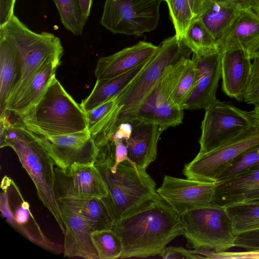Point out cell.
Returning a JSON list of instances; mask_svg holds the SVG:
<instances>
[{
    "label": "cell",
    "mask_w": 259,
    "mask_h": 259,
    "mask_svg": "<svg viewBox=\"0 0 259 259\" xmlns=\"http://www.w3.org/2000/svg\"><path fill=\"white\" fill-rule=\"evenodd\" d=\"M191 54L193 51L185 41L176 35L162 41L148 64L119 94L118 104L121 108L117 124L132 121L139 107L161 79L167 68Z\"/></svg>",
    "instance_id": "obj_6"
},
{
    "label": "cell",
    "mask_w": 259,
    "mask_h": 259,
    "mask_svg": "<svg viewBox=\"0 0 259 259\" xmlns=\"http://www.w3.org/2000/svg\"><path fill=\"white\" fill-rule=\"evenodd\" d=\"M259 38V15L251 8H240L235 18L217 40L221 52L228 49H246Z\"/></svg>",
    "instance_id": "obj_22"
},
{
    "label": "cell",
    "mask_w": 259,
    "mask_h": 259,
    "mask_svg": "<svg viewBox=\"0 0 259 259\" xmlns=\"http://www.w3.org/2000/svg\"><path fill=\"white\" fill-rule=\"evenodd\" d=\"M131 137L124 141L131 162L138 167L147 169L157 157V144L164 127L156 123L132 120Z\"/></svg>",
    "instance_id": "obj_19"
},
{
    "label": "cell",
    "mask_w": 259,
    "mask_h": 259,
    "mask_svg": "<svg viewBox=\"0 0 259 259\" xmlns=\"http://www.w3.org/2000/svg\"><path fill=\"white\" fill-rule=\"evenodd\" d=\"M92 239L99 259L120 258L123 251L122 242L112 229L94 231Z\"/></svg>",
    "instance_id": "obj_30"
},
{
    "label": "cell",
    "mask_w": 259,
    "mask_h": 259,
    "mask_svg": "<svg viewBox=\"0 0 259 259\" xmlns=\"http://www.w3.org/2000/svg\"><path fill=\"white\" fill-rule=\"evenodd\" d=\"M64 27L75 35H81L87 19L78 0H53Z\"/></svg>",
    "instance_id": "obj_29"
},
{
    "label": "cell",
    "mask_w": 259,
    "mask_h": 259,
    "mask_svg": "<svg viewBox=\"0 0 259 259\" xmlns=\"http://www.w3.org/2000/svg\"><path fill=\"white\" fill-rule=\"evenodd\" d=\"M251 60L243 49L222 52V89L230 98L243 101L252 68Z\"/></svg>",
    "instance_id": "obj_18"
},
{
    "label": "cell",
    "mask_w": 259,
    "mask_h": 259,
    "mask_svg": "<svg viewBox=\"0 0 259 259\" xmlns=\"http://www.w3.org/2000/svg\"><path fill=\"white\" fill-rule=\"evenodd\" d=\"M108 191L101 198L114 221L118 220L157 199L156 184L146 169L124 160L115 172L109 167H97Z\"/></svg>",
    "instance_id": "obj_5"
},
{
    "label": "cell",
    "mask_w": 259,
    "mask_h": 259,
    "mask_svg": "<svg viewBox=\"0 0 259 259\" xmlns=\"http://www.w3.org/2000/svg\"><path fill=\"white\" fill-rule=\"evenodd\" d=\"M199 140L201 155L220 145L246 128L257 124L251 111L216 99L205 109Z\"/></svg>",
    "instance_id": "obj_10"
},
{
    "label": "cell",
    "mask_w": 259,
    "mask_h": 259,
    "mask_svg": "<svg viewBox=\"0 0 259 259\" xmlns=\"http://www.w3.org/2000/svg\"><path fill=\"white\" fill-rule=\"evenodd\" d=\"M112 229L120 238V258L159 255L171 241L183 235L182 215L160 196L114 222Z\"/></svg>",
    "instance_id": "obj_1"
},
{
    "label": "cell",
    "mask_w": 259,
    "mask_h": 259,
    "mask_svg": "<svg viewBox=\"0 0 259 259\" xmlns=\"http://www.w3.org/2000/svg\"><path fill=\"white\" fill-rule=\"evenodd\" d=\"M65 228L64 255L69 257L99 259L92 239L94 231L71 197L57 199Z\"/></svg>",
    "instance_id": "obj_13"
},
{
    "label": "cell",
    "mask_w": 259,
    "mask_h": 259,
    "mask_svg": "<svg viewBox=\"0 0 259 259\" xmlns=\"http://www.w3.org/2000/svg\"><path fill=\"white\" fill-rule=\"evenodd\" d=\"M118 96L100 104L86 112L87 127L90 134L93 133L118 104Z\"/></svg>",
    "instance_id": "obj_35"
},
{
    "label": "cell",
    "mask_w": 259,
    "mask_h": 259,
    "mask_svg": "<svg viewBox=\"0 0 259 259\" xmlns=\"http://www.w3.org/2000/svg\"><path fill=\"white\" fill-rule=\"evenodd\" d=\"M113 140L115 148V163L110 169L112 172H115L118 164L124 160H131L128 157L127 150L124 140L121 139H113Z\"/></svg>",
    "instance_id": "obj_39"
},
{
    "label": "cell",
    "mask_w": 259,
    "mask_h": 259,
    "mask_svg": "<svg viewBox=\"0 0 259 259\" xmlns=\"http://www.w3.org/2000/svg\"><path fill=\"white\" fill-rule=\"evenodd\" d=\"M71 198L94 231L112 229L115 221L101 198Z\"/></svg>",
    "instance_id": "obj_27"
},
{
    "label": "cell",
    "mask_w": 259,
    "mask_h": 259,
    "mask_svg": "<svg viewBox=\"0 0 259 259\" xmlns=\"http://www.w3.org/2000/svg\"><path fill=\"white\" fill-rule=\"evenodd\" d=\"M83 14L88 20L90 14L93 0H78Z\"/></svg>",
    "instance_id": "obj_45"
},
{
    "label": "cell",
    "mask_w": 259,
    "mask_h": 259,
    "mask_svg": "<svg viewBox=\"0 0 259 259\" xmlns=\"http://www.w3.org/2000/svg\"><path fill=\"white\" fill-rule=\"evenodd\" d=\"M196 79L195 66L191 59L179 77L170 95L174 102L183 109V105L194 88Z\"/></svg>",
    "instance_id": "obj_33"
},
{
    "label": "cell",
    "mask_w": 259,
    "mask_h": 259,
    "mask_svg": "<svg viewBox=\"0 0 259 259\" xmlns=\"http://www.w3.org/2000/svg\"><path fill=\"white\" fill-rule=\"evenodd\" d=\"M240 8L230 4L205 0L196 18L201 21L217 42L230 25Z\"/></svg>",
    "instance_id": "obj_26"
},
{
    "label": "cell",
    "mask_w": 259,
    "mask_h": 259,
    "mask_svg": "<svg viewBox=\"0 0 259 259\" xmlns=\"http://www.w3.org/2000/svg\"><path fill=\"white\" fill-rule=\"evenodd\" d=\"M158 46L144 41L125 48L112 55L100 58L95 70L97 79L119 76L150 59Z\"/></svg>",
    "instance_id": "obj_20"
},
{
    "label": "cell",
    "mask_w": 259,
    "mask_h": 259,
    "mask_svg": "<svg viewBox=\"0 0 259 259\" xmlns=\"http://www.w3.org/2000/svg\"><path fill=\"white\" fill-rule=\"evenodd\" d=\"M252 9L259 15V0H253Z\"/></svg>",
    "instance_id": "obj_47"
},
{
    "label": "cell",
    "mask_w": 259,
    "mask_h": 259,
    "mask_svg": "<svg viewBox=\"0 0 259 259\" xmlns=\"http://www.w3.org/2000/svg\"><path fill=\"white\" fill-rule=\"evenodd\" d=\"M54 192L56 199L108 196L106 184L96 166L84 165L64 171L55 167Z\"/></svg>",
    "instance_id": "obj_16"
},
{
    "label": "cell",
    "mask_w": 259,
    "mask_h": 259,
    "mask_svg": "<svg viewBox=\"0 0 259 259\" xmlns=\"http://www.w3.org/2000/svg\"><path fill=\"white\" fill-rule=\"evenodd\" d=\"M246 202H256V203H259V199L253 200H251V201H249L244 202V203H246Z\"/></svg>",
    "instance_id": "obj_48"
},
{
    "label": "cell",
    "mask_w": 259,
    "mask_h": 259,
    "mask_svg": "<svg viewBox=\"0 0 259 259\" xmlns=\"http://www.w3.org/2000/svg\"><path fill=\"white\" fill-rule=\"evenodd\" d=\"M133 129L132 121L121 123L119 125L112 139H121L125 141L131 137Z\"/></svg>",
    "instance_id": "obj_41"
},
{
    "label": "cell",
    "mask_w": 259,
    "mask_h": 259,
    "mask_svg": "<svg viewBox=\"0 0 259 259\" xmlns=\"http://www.w3.org/2000/svg\"><path fill=\"white\" fill-rule=\"evenodd\" d=\"M257 125L259 126V105L254 106L252 110Z\"/></svg>",
    "instance_id": "obj_46"
},
{
    "label": "cell",
    "mask_w": 259,
    "mask_h": 259,
    "mask_svg": "<svg viewBox=\"0 0 259 259\" xmlns=\"http://www.w3.org/2000/svg\"><path fill=\"white\" fill-rule=\"evenodd\" d=\"M181 215L188 248L222 252L236 246V235L225 206L211 203Z\"/></svg>",
    "instance_id": "obj_7"
},
{
    "label": "cell",
    "mask_w": 259,
    "mask_h": 259,
    "mask_svg": "<svg viewBox=\"0 0 259 259\" xmlns=\"http://www.w3.org/2000/svg\"><path fill=\"white\" fill-rule=\"evenodd\" d=\"M19 80V67L16 52L11 42L0 32L1 113L8 111L7 105Z\"/></svg>",
    "instance_id": "obj_24"
},
{
    "label": "cell",
    "mask_w": 259,
    "mask_h": 259,
    "mask_svg": "<svg viewBox=\"0 0 259 259\" xmlns=\"http://www.w3.org/2000/svg\"><path fill=\"white\" fill-rule=\"evenodd\" d=\"M259 166V144L247 150L233 162L219 181L224 180L249 169Z\"/></svg>",
    "instance_id": "obj_34"
},
{
    "label": "cell",
    "mask_w": 259,
    "mask_h": 259,
    "mask_svg": "<svg viewBox=\"0 0 259 259\" xmlns=\"http://www.w3.org/2000/svg\"><path fill=\"white\" fill-rule=\"evenodd\" d=\"M61 59H52L45 63L35 73L25 89L22 97L11 110L20 118L24 116L35 105L52 79L55 76Z\"/></svg>",
    "instance_id": "obj_25"
},
{
    "label": "cell",
    "mask_w": 259,
    "mask_h": 259,
    "mask_svg": "<svg viewBox=\"0 0 259 259\" xmlns=\"http://www.w3.org/2000/svg\"><path fill=\"white\" fill-rule=\"evenodd\" d=\"M16 0H0V27L8 22L14 15Z\"/></svg>",
    "instance_id": "obj_40"
},
{
    "label": "cell",
    "mask_w": 259,
    "mask_h": 259,
    "mask_svg": "<svg viewBox=\"0 0 259 259\" xmlns=\"http://www.w3.org/2000/svg\"><path fill=\"white\" fill-rule=\"evenodd\" d=\"M243 101L254 106L259 105V57L254 59Z\"/></svg>",
    "instance_id": "obj_37"
},
{
    "label": "cell",
    "mask_w": 259,
    "mask_h": 259,
    "mask_svg": "<svg viewBox=\"0 0 259 259\" xmlns=\"http://www.w3.org/2000/svg\"><path fill=\"white\" fill-rule=\"evenodd\" d=\"M205 0H189L192 11L196 17L201 11Z\"/></svg>",
    "instance_id": "obj_44"
},
{
    "label": "cell",
    "mask_w": 259,
    "mask_h": 259,
    "mask_svg": "<svg viewBox=\"0 0 259 259\" xmlns=\"http://www.w3.org/2000/svg\"><path fill=\"white\" fill-rule=\"evenodd\" d=\"M184 110L172 100L161 78L139 107L133 120L156 123L167 129L182 123Z\"/></svg>",
    "instance_id": "obj_17"
},
{
    "label": "cell",
    "mask_w": 259,
    "mask_h": 259,
    "mask_svg": "<svg viewBox=\"0 0 259 259\" xmlns=\"http://www.w3.org/2000/svg\"><path fill=\"white\" fill-rule=\"evenodd\" d=\"M183 39L193 53L218 49L215 39L196 17L188 27Z\"/></svg>",
    "instance_id": "obj_31"
},
{
    "label": "cell",
    "mask_w": 259,
    "mask_h": 259,
    "mask_svg": "<svg viewBox=\"0 0 259 259\" xmlns=\"http://www.w3.org/2000/svg\"><path fill=\"white\" fill-rule=\"evenodd\" d=\"M167 3L169 15L177 38L183 39L186 31L196 17L189 0H164Z\"/></svg>",
    "instance_id": "obj_32"
},
{
    "label": "cell",
    "mask_w": 259,
    "mask_h": 259,
    "mask_svg": "<svg viewBox=\"0 0 259 259\" xmlns=\"http://www.w3.org/2000/svg\"><path fill=\"white\" fill-rule=\"evenodd\" d=\"M219 182H202L165 175L158 194L181 214L210 204Z\"/></svg>",
    "instance_id": "obj_15"
},
{
    "label": "cell",
    "mask_w": 259,
    "mask_h": 259,
    "mask_svg": "<svg viewBox=\"0 0 259 259\" xmlns=\"http://www.w3.org/2000/svg\"><path fill=\"white\" fill-rule=\"evenodd\" d=\"M244 50L251 60L259 57V38Z\"/></svg>",
    "instance_id": "obj_43"
},
{
    "label": "cell",
    "mask_w": 259,
    "mask_h": 259,
    "mask_svg": "<svg viewBox=\"0 0 259 259\" xmlns=\"http://www.w3.org/2000/svg\"><path fill=\"white\" fill-rule=\"evenodd\" d=\"M225 207L236 235L259 230V203H241Z\"/></svg>",
    "instance_id": "obj_28"
},
{
    "label": "cell",
    "mask_w": 259,
    "mask_h": 259,
    "mask_svg": "<svg viewBox=\"0 0 259 259\" xmlns=\"http://www.w3.org/2000/svg\"><path fill=\"white\" fill-rule=\"evenodd\" d=\"M164 259H197V256L193 250L186 249L182 247H165L159 255Z\"/></svg>",
    "instance_id": "obj_38"
},
{
    "label": "cell",
    "mask_w": 259,
    "mask_h": 259,
    "mask_svg": "<svg viewBox=\"0 0 259 259\" xmlns=\"http://www.w3.org/2000/svg\"><path fill=\"white\" fill-rule=\"evenodd\" d=\"M151 57L119 76L108 79H97L92 92L80 104L84 111L87 112L120 94L145 67Z\"/></svg>",
    "instance_id": "obj_23"
},
{
    "label": "cell",
    "mask_w": 259,
    "mask_h": 259,
    "mask_svg": "<svg viewBox=\"0 0 259 259\" xmlns=\"http://www.w3.org/2000/svg\"><path fill=\"white\" fill-rule=\"evenodd\" d=\"M198 258L211 259H259V249L243 251L214 252L203 249H193Z\"/></svg>",
    "instance_id": "obj_36"
},
{
    "label": "cell",
    "mask_w": 259,
    "mask_h": 259,
    "mask_svg": "<svg viewBox=\"0 0 259 259\" xmlns=\"http://www.w3.org/2000/svg\"><path fill=\"white\" fill-rule=\"evenodd\" d=\"M37 137L55 165L64 171L94 165L97 149L88 130L58 136Z\"/></svg>",
    "instance_id": "obj_12"
},
{
    "label": "cell",
    "mask_w": 259,
    "mask_h": 259,
    "mask_svg": "<svg viewBox=\"0 0 259 259\" xmlns=\"http://www.w3.org/2000/svg\"><path fill=\"white\" fill-rule=\"evenodd\" d=\"M221 56L219 49L193 53L191 59L196 68V82L183 110L205 109L217 99L221 78Z\"/></svg>",
    "instance_id": "obj_14"
},
{
    "label": "cell",
    "mask_w": 259,
    "mask_h": 259,
    "mask_svg": "<svg viewBox=\"0 0 259 259\" xmlns=\"http://www.w3.org/2000/svg\"><path fill=\"white\" fill-rule=\"evenodd\" d=\"M212 1L227 3L241 8H253V0H211Z\"/></svg>",
    "instance_id": "obj_42"
},
{
    "label": "cell",
    "mask_w": 259,
    "mask_h": 259,
    "mask_svg": "<svg viewBox=\"0 0 259 259\" xmlns=\"http://www.w3.org/2000/svg\"><path fill=\"white\" fill-rule=\"evenodd\" d=\"M2 215L16 230L29 241L50 251L60 253V246L48 239L32 214L29 204L22 197L15 183L7 176L1 183Z\"/></svg>",
    "instance_id": "obj_11"
},
{
    "label": "cell",
    "mask_w": 259,
    "mask_h": 259,
    "mask_svg": "<svg viewBox=\"0 0 259 259\" xmlns=\"http://www.w3.org/2000/svg\"><path fill=\"white\" fill-rule=\"evenodd\" d=\"M259 144V126L252 125L209 151L186 163L183 174L189 179L219 182L223 174L244 152Z\"/></svg>",
    "instance_id": "obj_8"
},
{
    "label": "cell",
    "mask_w": 259,
    "mask_h": 259,
    "mask_svg": "<svg viewBox=\"0 0 259 259\" xmlns=\"http://www.w3.org/2000/svg\"><path fill=\"white\" fill-rule=\"evenodd\" d=\"M6 146L12 148L17 155L35 185L39 200L64 233L63 217L54 192L55 163L37 136L21 120L14 123L4 120L0 123V147Z\"/></svg>",
    "instance_id": "obj_2"
},
{
    "label": "cell",
    "mask_w": 259,
    "mask_h": 259,
    "mask_svg": "<svg viewBox=\"0 0 259 259\" xmlns=\"http://www.w3.org/2000/svg\"><path fill=\"white\" fill-rule=\"evenodd\" d=\"M164 0H105L100 23L114 34L140 36L155 29Z\"/></svg>",
    "instance_id": "obj_9"
},
{
    "label": "cell",
    "mask_w": 259,
    "mask_h": 259,
    "mask_svg": "<svg viewBox=\"0 0 259 259\" xmlns=\"http://www.w3.org/2000/svg\"><path fill=\"white\" fill-rule=\"evenodd\" d=\"M259 199V166L219 181L213 203L227 206Z\"/></svg>",
    "instance_id": "obj_21"
},
{
    "label": "cell",
    "mask_w": 259,
    "mask_h": 259,
    "mask_svg": "<svg viewBox=\"0 0 259 259\" xmlns=\"http://www.w3.org/2000/svg\"><path fill=\"white\" fill-rule=\"evenodd\" d=\"M0 32L13 46L19 67V82L6 109L10 112L41 66L50 60L61 59L64 50L58 37L48 32L33 31L15 15L0 27Z\"/></svg>",
    "instance_id": "obj_3"
},
{
    "label": "cell",
    "mask_w": 259,
    "mask_h": 259,
    "mask_svg": "<svg viewBox=\"0 0 259 259\" xmlns=\"http://www.w3.org/2000/svg\"><path fill=\"white\" fill-rule=\"evenodd\" d=\"M20 119L28 130L42 137L88 130L86 112L66 91L56 76L38 102Z\"/></svg>",
    "instance_id": "obj_4"
}]
</instances>
